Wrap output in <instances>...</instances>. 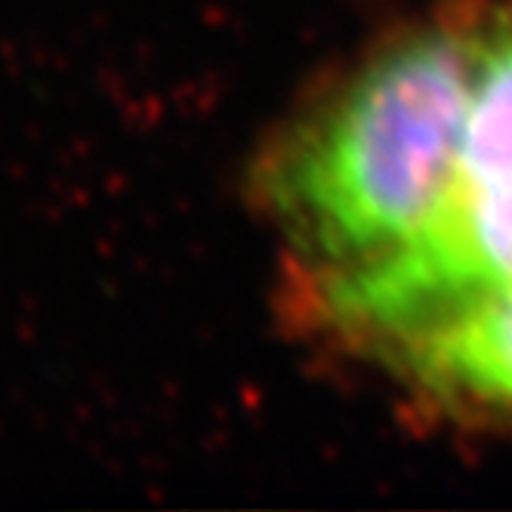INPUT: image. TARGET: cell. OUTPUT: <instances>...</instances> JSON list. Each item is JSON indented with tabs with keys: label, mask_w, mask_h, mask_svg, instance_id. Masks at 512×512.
Returning a JSON list of instances; mask_svg holds the SVG:
<instances>
[{
	"label": "cell",
	"mask_w": 512,
	"mask_h": 512,
	"mask_svg": "<svg viewBox=\"0 0 512 512\" xmlns=\"http://www.w3.org/2000/svg\"><path fill=\"white\" fill-rule=\"evenodd\" d=\"M479 38L469 19L411 28L266 142L250 195L303 272L374 260L451 204Z\"/></svg>",
	"instance_id": "6da1fadb"
},
{
	"label": "cell",
	"mask_w": 512,
	"mask_h": 512,
	"mask_svg": "<svg viewBox=\"0 0 512 512\" xmlns=\"http://www.w3.org/2000/svg\"><path fill=\"white\" fill-rule=\"evenodd\" d=\"M512 284V189L460 192L414 238L346 269L303 272L306 321L380 358Z\"/></svg>",
	"instance_id": "7a4b0ae2"
},
{
	"label": "cell",
	"mask_w": 512,
	"mask_h": 512,
	"mask_svg": "<svg viewBox=\"0 0 512 512\" xmlns=\"http://www.w3.org/2000/svg\"><path fill=\"white\" fill-rule=\"evenodd\" d=\"M383 358L438 405L512 417V284L438 318Z\"/></svg>",
	"instance_id": "3957f363"
},
{
	"label": "cell",
	"mask_w": 512,
	"mask_h": 512,
	"mask_svg": "<svg viewBox=\"0 0 512 512\" xmlns=\"http://www.w3.org/2000/svg\"><path fill=\"white\" fill-rule=\"evenodd\" d=\"M512 189V10L482 25L460 155V192Z\"/></svg>",
	"instance_id": "277c9868"
}]
</instances>
